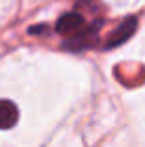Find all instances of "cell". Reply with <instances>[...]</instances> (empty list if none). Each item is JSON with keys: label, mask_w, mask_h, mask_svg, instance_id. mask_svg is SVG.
Instances as JSON below:
<instances>
[{"label": "cell", "mask_w": 145, "mask_h": 147, "mask_svg": "<svg viewBox=\"0 0 145 147\" xmlns=\"http://www.w3.org/2000/svg\"><path fill=\"white\" fill-rule=\"evenodd\" d=\"M84 26H86V22H84L82 15L76 13V11H71V13H65L58 19V22H56V32L65 36V37H71V36H75V34H78Z\"/></svg>", "instance_id": "obj_1"}, {"label": "cell", "mask_w": 145, "mask_h": 147, "mask_svg": "<svg viewBox=\"0 0 145 147\" xmlns=\"http://www.w3.org/2000/svg\"><path fill=\"white\" fill-rule=\"evenodd\" d=\"M136 32V19L134 17H128L127 21H123L119 26H117V30L112 34V36L108 37V43H106V49H112V47H117V45L125 43V41L128 39V37L132 36V34Z\"/></svg>", "instance_id": "obj_2"}, {"label": "cell", "mask_w": 145, "mask_h": 147, "mask_svg": "<svg viewBox=\"0 0 145 147\" xmlns=\"http://www.w3.org/2000/svg\"><path fill=\"white\" fill-rule=\"evenodd\" d=\"M17 121H19V110L15 106V102L2 99L0 100V129L7 130L17 125Z\"/></svg>", "instance_id": "obj_3"}]
</instances>
